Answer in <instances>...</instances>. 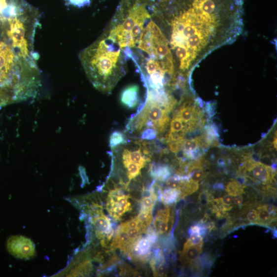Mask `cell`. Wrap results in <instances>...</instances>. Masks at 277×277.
<instances>
[{"mask_svg": "<svg viewBox=\"0 0 277 277\" xmlns=\"http://www.w3.org/2000/svg\"><path fill=\"white\" fill-rule=\"evenodd\" d=\"M154 244L147 237L138 238L128 253L131 259L143 260L149 255Z\"/></svg>", "mask_w": 277, "mask_h": 277, "instance_id": "obj_9", "label": "cell"}, {"mask_svg": "<svg viewBox=\"0 0 277 277\" xmlns=\"http://www.w3.org/2000/svg\"><path fill=\"white\" fill-rule=\"evenodd\" d=\"M158 136L156 130L152 128H147L143 131L140 138L142 140H154Z\"/></svg>", "mask_w": 277, "mask_h": 277, "instance_id": "obj_20", "label": "cell"}, {"mask_svg": "<svg viewBox=\"0 0 277 277\" xmlns=\"http://www.w3.org/2000/svg\"><path fill=\"white\" fill-rule=\"evenodd\" d=\"M149 172L151 177L161 182L167 181L172 173L171 170L168 166H157L154 164L151 165Z\"/></svg>", "mask_w": 277, "mask_h": 277, "instance_id": "obj_12", "label": "cell"}, {"mask_svg": "<svg viewBox=\"0 0 277 277\" xmlns=\"http://www.w3.org/2000/svg\"><path fill=\"white\" fill-rule=\"evenodd\" d=\"M245 186L239 183L237 181L230 182L226 187V191L229 195L235 196L244 193Z\"/></svg>", "mask_w": 277, "mask_h": 277, "instance_id": "obj_17", "label": "cell"}, {"mask_svg": "<svg viewBox=\"0 0 277 277\" xmlns=\"http://www.w3.org/2000/svg\"><path fill=\"white\" fill-rule=\"evenodd\" d=\"M152 14V0H120L103 33L128 53L137 44Z\"/></svg>", "mask_w": 277, "mask_h": 277, "instance_id": "obj_3", "label": "cell"}, {"mask_svg": "<svg viewBox=\"0 0 277 277\" xmlns=\"http://www.w3.org/2000/svg\"><path fill=\"white\" fill-rule=\"evenodd\" d=\"M235 205L241 206L243 203V197L241 195L235 196L233 198V202Z\"/></svg>", "mask_w": 277, "mask_h": 277, "instance_id": "obj_26", "label": "cell"}, {"mask_svg": "<svg viewBox=\"0 0 277 277\" xmlns=\"http://www.w3.org/2000/svg\"><path fill=\"white\" fill-rule=\"evenodd\" d=\"M158 196L156 194L146 197H142L140 201L141 208L140 210H145L152 212Z\"/></svg>", "mask_w": 277, "mask_h": 277, "instance_id": "obj_15", "label": "cell"}, {"mask_svg": "<svg viewBox=\"0 0 277 277\" xmlns=\"http://www.w3.org/2000/svg\"><path fill=\"white\" fill-rule=\"evenodd\" d=\"M143 108L146 112L148 120L153 123L158 135L165 132L170 122L169 112L159 106L147 103H145Z\"/></svg>", "mask_w": 277, "mask_h": 277, "instance_id": "obj_7", "label": "cell"}, {"mask_svg": "<svg viewBox=\"0 0 277 277\" xmlns=\"http://www.w3.org/2000/svg\"><path fill=\"white\" fill-rule=\"evenodd\" d=\"M122 189L117 188L110 190L106 199V209L109 215L116 220H120L126 212L132 209L130 197L124 193Z\"/></svg>", "mask_w": 277, "mask_h": 277, "instance_id": "obj_5", "label": "cell"}, {"mask_svg": "<svg viewBox=\"0 0 277 277\" xmlns=\"http://www.w3.org/2000/svg\"><path fill=\"white\" fill-rule=\"evenodd\" d=\"M160 196L162 203L168 206L180 199L181 192L176 189L169 188L163 191H161Z\"/></svg>", "mask_w": 277, "mask_h": 277, "instance_id": "obj_13", "label": "cell"}, {"mask_svg": "<svg viewBox=\"0 0 277 277\" xmlns=\"http://www.w3.org/2000/svg\"><path fill=\"white\" fill-rule=\"evenodd\" d=\"M244 168L250 173L251 178L264 184L271 182L275 175L271 168L263 163L253 160L248 161Z\"/></svg>", "mask_w": 277, "mask_h": 277, "instance_id": "obj_8", "label": "cell"}, {"mask_svg": "<svg viewBox=\"0 0 277 277\" xmlns=\"http://www.w3.org/2000/svg\"><path fill=\"white\" fill-rule=\"evenodd\" d=\"M203 243L198 245L192 244L188 240L185 242L181 256L186 262L195 261L202 251Z\"/></svg>", "mask_w": 277, "mask_h": 277, "instance_id": "obj_11", "label": "cell"}, {"mask_svg": "<svg viewBox=\"0 0 277 277\" xmlns=\"http://www.w3.org/2000/svg\"><path fill=\"white\" fill-rule=\"evenodd\" d=\"M129 59L124 50L103 33L80 54L87 77L95 89L105 94L110 93L127 73Z\"/></svg>", "mask_w": 277, "mask_h": 277, "instance_id": "obj_2", "label": "cell"}, {"mask_svg": "<svg viewBox=\"0 0 277 277\" xmlns=\"http://www.w3.org/2000/svg\"><path fill=\"white\" fill-rule=\"evenodd\" d=\"M122 163L124 168L127 170V172L125 173L130 181L139 175L141 174V170L144 168L137 163L126 161H122Z\"/></svg>", "mask_w": 277, "mask_h": 277, "instance_id": "obj_14", "label": "cell"}, {"mask_svg": "<svg viewBox=\"0 0 277 277\" xmlns=\"http://www.w3.org/2000/svg\"><path fill=\"white\" fill-rule=\"evenodd\" d=\"M275 138V141H274V146L276 148H277V138H276H276Z\"/></svg>", "mask_w": 277, "mask_h": 277, "instance_id": "obj_27", "label": "cell"}, {"mask_svg": "<svg viewBox=\"0 0 277 277\" xmlns=\"http://www.w3.org/2000/svg\"><path fill=\"white\" fill-rule=\"evenodd\" d=\"M220 203L224 206H231L233 202V196L231 195L224 196L219 199Z\"/></svg>", "mask_w": 277, "mask_h": 277, "instance_id": "obj_25", "label": "cell"}, {"mask_svg": "<svg viewBox=\"0 0 277 277\" xmlns=\"http://www.w3.org/2000/svg\"><path fill=\"white\" fill-rule=\"evenodd\" d=\"M6 248L14 257L29 260L35 255V246L31 239L22 236H12L8 239Z\"/></svg>", "mask_w": 277, "mask_h": 277, "instance_id": "obj_6", "label": "cell"}, {"mask_svg": "<svg viewBox=\"0 0 277 277\" xmlns=\"http://www.w3.org/2000/svg\"><path fill=\"white\" fill-rule=\"evenodd\" d=\"M87 212L91 216L90 222L94 226L96 237L102 239V244L105 246L114 234L109 219L103 212L102 207L95 203L89 207Z\"/></svg>", "mask_w": 277, "mask_h": 277, "instance_id": "obj_4", "label": "cell"}, {"mask_svg": "<svg viewBox=\"0 0 277 277\" xmlns=\"http://www.w3.org/2000/svg\"><path fill=\"white\" fill-rule=\"evenodd\" d=\"M127 143L122 132L115 131L111 133L109 138V145L111 148Z\"/></svg>", "mask_w": 277, "mask_h": 277, "instance_id": "obj_18", "label": "cell"}, {"mask_svg": "<svg viewBox=\"0 0 277 277\" xmlns=\"http://www.w3.org/2000/svg\"><path fill=\"white\" fill-rule=\"evenodd\" d=\"M205 231V226H202L201 224L195 225L192 226L190 230H189V234L190 235L192 234H199L202 235Z\"/></svg>", "mask_w": 277, "mask_h": 277, "instance_id": "obj_23", "label": "cell"}, {"mask_svg": "<svg viewBox=\"0 0 277 277\" xmlns=\"http://www.w3.org/2000/svg\"><path fill=\"white\" fill-rule=\"evenodd\" d=\"M258 223L261 224H267L272 220L271 211L267 206H260L257 208Z\"/></svg>", "mask_w": 277, "mask_h": 277, "instance_id": "obj_16", "label": "cell"}, {"mask_svg": "<svg viewBox=\"0 0 277 277\" xmlns=\"http://www.w3.org/2000/svg\"><path fill=\"white\" fill-rule=\"evenodd\" d=\"M69 4L78 7L89 5L91 0H66Z\"/></svg>", "mask_w": 277, "mask_h": 277, "instance_id": "obj_21", "label": "cell"}, {"mask_svg": "<svg viewBox=\"0 0 277 277\" xmlns=\"http://www.w3.org/2000/svg\"><path fill=\"white\" fill-rule=\"evenodd\" d=\"M138 91L139 89L137 85H131L125 88L120 96L122 104L128 108H134L136 107L139 101Z\"/></svg>", "mask_w": 277, "mask_h": 277, "instance_id": "obj_10", "label": "cell"}, {"mask_svg": "<svg viewBox=\"0 0 277 277\" xmlns=\"http://www.w3.org/2000/svg\"><path fill=\"white\" fill-rule=\"evenodd\" d=\"M190 235V238L188 239V241L190 242L192 244L198 245L203 243V238L201 234H192Z\"/></svg>", "mask_w": 277, "mask_h": 277, "instance_id": "obj_22", "label": "cell"}, {"mask_svg": "<svg viewBox=\"0 0 277 277\" xmlns=\"http://www.w3.org/2000/svg\"><path fill=\"white\" fill-rule=\"evenodd\" d=\"M247 220L251 223H258V213L257 210H250L247 215Z\"/></svg>", "mask_w": 277, "mask_h": 277, "instance_id": "obj_24", "label": "cell"}, {"mask_svg": "<svg viewBox=\"0 0 277 277\" xmlns=\"http://www.w3.org/2000/svg\"><path fill=\"white\" fill-rule=\"evenodd\" d=\"M244 0H152V18L165 36L176 71L186 80L216 49L243 29Z\"/></svg>", "mask_w": 277, "mask_h": 277, "instance_id": "obj_1", "label": "cell"}, {"mask_svg": "<svg viewBox=\"0 0 277 277\" xmlns=\"http://www.w3.org/2000/svg\"><path fill=\"white\" fill-rule=\"evenodd\" d=\"M182 130H184L183 123L181 119L175 114L171 123V131L179 132Z\"/></svg>", "mask_w": 277, "mask_h": 277, "instance_id": "obj_19", "label": "cell"}, {"mask_svg": "<svg viewBox=\"0 0 277 277\" xmlns=\"http://www.w3.org/2000/svg\"><path fill=\"white\" fill-rule=\"evenodd\" d=\"M6 7H7V6H6ZM3 10L6 12V13L7 14V16H8V13H7V11H6V8H4V9H3Z\"/></svg>", "mask_w": 277, "mask_h": 277, "instance_id": "obj_28", "label": "cell"}]
</instances>
